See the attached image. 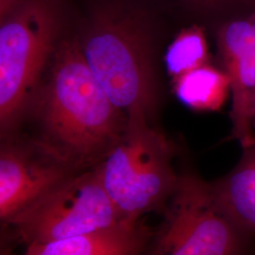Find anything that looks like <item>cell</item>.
<instances>
[{
	"label": "cell",
	"instance_id": "obj_1",
	"mask_svg": "<svg viewBox=\"0 0 255 255\" xmlns=\"http://www.w3.org/2000/svg\"><path fill=\"white\" fill-rule=\"evenodd\" d=\"M38 116L57 157L86 160L119 139L118 109L76 42L62 43L38 97Z\"/></svg>",
	"mask_w": 255,
	"mask_h": 255
},
{
	"label": "cell",
	"instance_id": "obj_2",
	"mask_svg": "<svg viewBox=\"0 0 255 255\" xmlns=\"http://www.w3.org/2000/svg\"><path fill=\"white\" fill-rule=\"evenodd\" d=\"M81 48L118 109L147 115L154 108L153 39L144 12L125 3L102 5L92 15Z\"/></svg>",
	"mask_w": 255,
	"mask_h": 255
},
{
	"label": "cell",
	"instance_id": "obj_3",
	"mask_svg": "<svg viewBox=\"0 0 255 255\" xmlns=\"http://www.w3.org/2000/svg\"><path fill=\"white\" fill-rule=\"evenodd\" d=\"M146 117L142 110L128 114L124 132L98 168L120 220L130 223L163 206L179 181L172 167L173 146L147 125Z\"/></svg>",
	"mask_w": 255,
	"mask_h": 255
},
{
	"label": "cell",
	"instance_id": "obj_4",
	"mask_svg": "<svg viewBox=\"0 0 255 255\" xmlns=\"http://www.w3.org/2000/svg\"><path fill=\"white\" fill-rule=\"evenodd\" d=\"M255 232L247 228L219 198L213 183L185 174L165 211L156 255H241L252 251Z\"/></svg>",
	"mask_w": 255,
	"mask_h": 255
},
{
	"label": "cell",
	"instance_id": "obj_5",
	"mask_svg": "<svg viewBox=\"0 0 255 255\" xmlns=\"http://www.w3.org/2000/svg\"><path fill=\"white\" fill-rule=\"evenodd\" d=\"M60 15L52 0H19L0 27V123L12 127L33 97L52 51Z\"/></svg>",
	"mask_w": 255,
	"mask_h": 255
},
{
	"label": "cell",
	"instance_id": "obj_6",
	"mask_svg": "<svg viewBox=\"0 0 255 255\" xmlns=\"http://www.w3.org/2000/svg\"><path fill=\"white\" fill-rule=\"evenodd\" d=\"M119 221L99 169L66 178L8 220L27 246L77 237Z\"/></svg>",
	"mask_w": 255,
	"mask_h": 255
},
{
	"label": "cell",
	"instance_id": "obj_7",
	"mask_svg": "<svg viewBox=\"0 0 255 255\" xmlns=\"http://www.w3.org/2000/svg\"><path fill=\"white\" fill-rule=\"evenodd\" d=\"M218 46L223 70L233 94L232 138L242 147L255 140L253 115L255 108V13L230 21L219 28Z\"/></svg>",
	"mask_w": 255,
	"mask_h": 255
},
{
	"label": "cell",
	"instance_id": "obj_8",
	"mask_svg": "<svg viewBox=\"0 0 255 255\" xmlns=\"http://www.w3.org/2000/svg\"><path fill=\"white\" fill-rule=\"evenodd\" d=\"M63 165L32 158L19 148L0 154V218L8 221L18 212L64 181Z\"/></svg>",
	"mask_w": 255,
	"mask_h": 255
},
{
	"label": "cell",
	"instance_id": "obj_9",
	"mask_svg": "<svg viewBox=\"0 0 255 255\" xmlns=\"http://www.w3.org/2000/svg\"><path fill=\"white\" fill-rule=\"evenodd\" d=\"M144 235L137 226L121 220L77 237L44 244L29 245L27 255H128L140 253Z\"/></svg>",
	"mask_w": 255,
	"mask_h": 255
},
{
	"label": "cell",
	"instance_id": "obj_10",
	"mask_svg": "<svg viewBox=\"0 0 255 255\" xmlns=\"http://www.w3.org/2000/svg\"><path fill=\"white\" fill-rule=\"evenodd\" d=\"M213 186L237 219L255 232V140L243 147L237 166Z\"/></svg>",
	"mask_w": 255,
	"mask_h": 255
},
{
	"label": "cell",
	"instance_id": "obj_11",
	"mask_svg": "<svg viewBox=\"0 0 255 255\" xmlns=\"http://www.w3.org/2000/svg\"><path fill=\"white\" fill-rule=\"evenodd\" d=\"M230 90L227 73L209 64L174 80V91L179 101L195 111H219L227 100Z\"/></svg>",
	"mask_w": 255,
	"mask_h": 255
},
{
	"label": "cell",
	"instance_id": "obj_12",
	"mask_svg": "<svg viewBox=\"0 0 255 255\" xmlns=\"http://www.w3.org/2000/svg\"><path fill=\"white\" fill-rule=\"evenodd\" d=\"M207 64L209 52L206 37L203 29L196 26L181 31L165 55L167 72L173 80Z\"/></svg>",
	"mask_w": 255,
	"mask_h": 255
},
{
	"label": "cell",
	"instance_id": "obj_13",
	"mask_svg": "<svg viewBox=\"0 0 255 255\" xmlns=\"http://www.w3.org/2000/svg\"><path fill=\"white\" fill-rule=\"evenodd\" d=\"M192 3H197L201 5H208V6H218L229 3H249L254 2L255 0H186Z\"/></svg>",
	"mask_w": 255,
	"mask_h": 255
},
{
	"label": "cell",
	"instance_id": "obj_14",
	"mask_svg": "<svg viewBox=\"0 0 255 255\" xmlns=\"http://www.w3.org/2000/svg\"><path fill=\"white\" fill-rule=\"evenodd\" d=\"M253 127L255 129V111H254V115H253Z\"/></svg>",
	"mask_w": 255,
	"mask_h": 255
}]
</instances>
